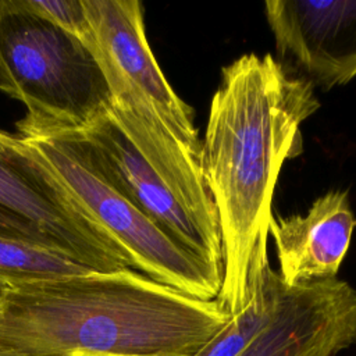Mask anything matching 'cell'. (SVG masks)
<instances>
[{
    "instance_id": "cell-1",
    "label": "cell",
    "mask_w": 356,
    "mask_h": 356,
    "mask_svg": "<svg viewBox=\"0 0 356 356\" xmlns=\"http://www.w3.org/2000/svg\"><path fill=\"white\" fill-rule=\"evenodd\" d=\"M320 108L312 82L271 54H243L221 70L210 103L200 163L222 243L217 302L239 313L267 259L273 197L284 163L302 152L300 125Z\"/></svg>"
},
{
    "instance_id": "cell-2",
    "label": "cell",
    "mask_w": 356,
    "mask_h": 356,
    "mask_svg": "<svg viewBox=\"0 0 356 356\" xmlns=\"http://www.w3.org/2000/svg\"><path fill=\"white\" fill-rule=\"evenodd\" d=\"M231 318L142 273L13 285L0 303V356H195Z\"/></svg>"
},
{
    "instance_id": "cell-3",
    "label": "cell",
    "mask_w": 356,
    "mask_h": 356,
    "mask_svg": "<svg viewBox=\"0 0 356 356\" xmlns=\"http://www.w3.org/2000/svg\"><path fill=\"white\" fill-rule=\"evenodd\" d=\"M51 136L168 236L222 270L220 222L200 159L157 124L111 102L89 128Z\"/></svg>"
},
{
    "instance_id": "cell-4",
    "label": "cell",
    "mask_w": 356,
    "mask_h": 356,
    "mask_svg": "<svg viewBox=\"0 0 356 356\" xmlns=\"http://www.w3.org/2000/svg\"><path fill=\"white\" fill-rule=\"evenodd\" d=\"M0 90L26 108L22 139L83 131L111 107L93 50L24 0H0Z\"/></svg>"
},
{
    "instance_id": "cell-5",
    "label": "cell",
    "mask_w": 356,
    "mask_h": 356,
    "mask_svg": "<svg viewBox=\"0 0 356 356\" xmlns=\"http://www.w3.org/2000/svg\"><path fill=\"white\" fill-rule=\"evenodd\" d=\"M0 236L99 273L131 268L124 250L25 139L0 131Z\"/></svg>"
},
{
    "instance_id": "cell-6",
    "label": "cell",
    "mask_w": 356,
    "mask_h": 356,
    "mask_svg": "<svg viewBox=\"0 0 356 356\" xmlns=\"http://www.w3.org/2000/svg\"><path fill=\"white\" fill-rule=\"evenodd\" d=\"M127 254L131 268L182 293L217 299L222 270L200 259L89 170L57 138L25 139Z\"/></svg>"
},
{
    "instance_id": "cell-7",
    "label": "cell",
    "mask_w": 356,
    "mask_h": 356,
    "mask_svg": "<svg viewBox=\"0 0 356 356\" xmlns=\"http://www.w3.org/2000/svg\"><path fill=\"white\" fill-rule=\"evenodd\" d=\"M93 33L90 49L111 102L125 106L171 135L193 157L202 142L193 108L168 83L146 38L139 0H83Z\"/></svg>"
},
{
    "instance_id": "cell-8",
    "label": "cell",
    "mask_w": 356,
    "mask_h": 356,
    "mask_svg": "<svg viewBox=\"0 0 356 356\" xmlns=\"http://www.w3.org/2000/svg\"><path fill=\"white\" fill-rule=\"evenodd\" d=\"M356 342V289L327 278L281 282L274 310L238 356H339Z\"/></svg>"
},
{
    "instance_id": "cell-9",
    "label": "cell",
    "mask_w": 356,
    "mask_h": 356,
    "mask_svg": "<svg viewBox=\"0 0 356 356\" xmlns=\"http://www.w3.org/2000/svg\"><path fill=\"white\" fill-rule=\"evenodd\" d=\"M264 14L278 56L313 86L356 76V0H270Z\"/></svg>"
},
{
    "instance_id": "cell-10",
    "label": "cell",
    "mask_w": 356,
    "mask_h": 356,
    "mask_svg": "<svg viewBox=\"0 0 356 356\" xmlns=\"http://www.w3.org/2000/svg\"><path fill=\"white\" fill-rule=\"evenodd\" d=\"M356 227L348 191H330L317 197L305 216H273L280 277L288 285L335 278Z\"/></svg>"
},
{
    "instance_id": "cell-11",
    "label": "cell",
    "mask_w": 356,
    "mask_h": 356,
    "mask_svg": "<svg viewBox=\"0 0 356 356\" xmlns=\"http://www.w3.org/2000/svg\"><path fill=\"white\" fill-rule=\"evenodd\" d=\"M281 282L280 274L267 264L248 305L231 316L228 323L195 356H238L268 321Z\"/></svg>"
},
{
    "instance_id": "cell-12",
    "label": "cell",
    "mask_w": 356,
    "mask_h": 356,
    "mask_svg": "<svg viewBox=\"0 0 356 356\" xmlns=\"http://www.w3.org/2000/svg\"><path fill=\"white\" fill-rule=\"evenodd\" d=\"M92 271L60 253L0 236V278L11 286Z\"/></svg>"
},
{
    "instance_id": "cell-13",
    "label": "cell",
    "mask_w": 356,
    "mask_h": 356,
    "mask_svg": "<svg viewBox=\"0 0 356 356\" xmlns=\"http://www.w3.org/2000/svg\"><path fill=\"white\" fill-rule=\"evenodd\" d=\"M24 3L38 15L92 46L93 33L83 0H24Z\"/></svg>"
},
{
    "instance_id": "cell-14",
    "label": "cell",
    "mask_w": 356,
    "mask_h": 356,
    "mask_svg": "<svg viewBox=\"0 0 356 356\" xmlns=\"http://www.w3.org/2000/svg\"><path fill=\"white\" fill-rule=\"evenodd\" d=\"M10 288H11V285H10L7 281H4L3 278H0V303L3 302V299H4V296L7 295V292H8Z\"/></svg>"
}]
</instances>
